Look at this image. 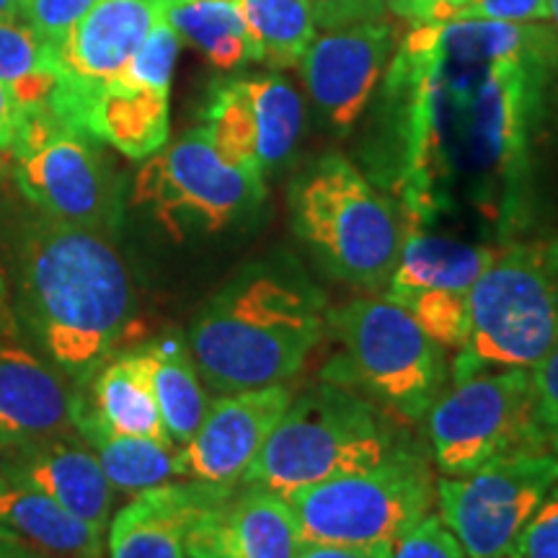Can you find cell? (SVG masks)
<instances>
[{
    "label": "cell",
    "instance_id": "ba28073f",
    "mask_svg": "<svg viewBox=\"0 0 558 558\" xmlns=\"http://www.w3.org/2000/svg\"><path fill=\"white\" fill-rule=\"evenodd\" d=\"M303 543H393L427 518L437 484L422 452L403 442L383 463L295 488L288 497Z\"/></svg>",
    "mask_w": 558,
    "mask_h": 558
},
{
    "label": "cell",
    "instance_id": "484cf974",
    "mask_svg": "<svg viewBox=\"0 0 558 558\" xmlns=\"http://www.w3.org/2000/svg\"><path fill=\"white\" fill-rule=\"evenodd\" d=\"M246 94L256 132V166L267 173L282 169L298 148L303 132V101L298 90L277 73L239 78Z\"/></svg>",
    "mask_w": 558,
    "mask_h": 558
},
{
    "label": "cell",
    "instance_id": "8fae6325",
    "mask_svg": "<svg viewBox=\"0 0 558 558\" xmlns=\"http://www.w3.org/2000/svg\"><path fill=\"white\" fill-rule=\"evenodd\" d=\"M432 460L445 476L522 450H548L535 422L530 367H494L456 380L427 411Z\"/></svg>",
    "mask_w": 558,
    "mask_h": 558
},
{
    "label": "cell",
    "instance_id": "7402d4cb",
    "mask_svg": "<svg viewBox=\"0 0 558 558\" xmlns=\"http://www.w3.org/2000/svg\"><path fill=\"white\" fill-rule=\"evenodd\" d=\"M73 429L99 458L104 473L114 492L140 494L145 488L169 484L177 476V450L153 442L145 437H132L114 432L90 407L86 390L75 386L70 403Z\"/></svg>",
    "mask_w": 558,
    "mask_h": 558
},
{
    "label": "cell",
    "instance_id": "836d02e7",
    "mask_svg": "<svg viewBox=\"0 0 558 558\" xmlns=\"http://www.w3.org/2000/svg\"><path fill=\"white\" fill-rule=\"evenodd\" d=\"M530 383H533L535 422L546 439V448L558 456V344L530 367Z\"/></svg>",
    "mask_w": 558,
    "mask_h": 558
},
{
    "label": "cell",
    "instance_id": "9c48e42d",
    "mask_svg": "<svg viewBox=\"0 0 558 558\" xmlns=\"http://www.w3.org/2000/svg\"><path fill=\"white\" fill-rule=\"evenodd\" d=\"M11 158L21 194L41 215L107 235L120 226L122 181L90 132L32 109Z\"/></svg>",
    "mask_w": 558,
    "mask_h": 558
},
{
    "label": "cell",
    "instance_id": "f35d334b",
    "mask_svg": "<svg viewBox=\"0 0 558 558\" xmlns=\"http://www.w3.org/2000/svg\"><path fill=\"white\" fill-rule=\"evenodd\" d=\"M24 107H21V104L13 99L11 90L0 83V153L11 156L21 137V130H24Z\"/></svg>",
    "mask_w": 558,
    "mask_h": 558
},
{
    "label": "cell",
    "instance_id": "ee69618b",
    "mask_svg": "<svg viewBox=\"0 0 558 558\" xmlns=\"http://www.w3.org/2000/svg\"><path fill=\"white\" fill-rule=\"evenodd\" d=\"M548 9H550V19H554L558 26V0H548Z\"/></svg>",
    "mask_w": 558,
    "mask_h": 558
},
{
    "label": "cell",
    "instance_id": "e575fe53",
    "mask_svg": "<svg viewBox=\"0 0 558 558\" xmlns=\"http://www.w3.org/2000/svg\"><path fill=\"white\" fill-rule=\"evenodd\" d=\"M512 558H558V481L522 527Z\"/></svg>",
    "mask_w": 558,
    "mask_h": 558
},
{
    "label": "cell",
    "instance_id": "f546056e",
    "mask_svg": "<svg viewBox=\"0 0 558 558\" xmlns=\"http://www.w3.org/2000/svg\"><path fill=\"white\" fill-rule=\"evenodd\" d=\"M471 292L429 290L414 295L403 308L411 311L416 324L437 341L439 347L460 352L471 337Z\"/></svg>",
    "mask_w": 558,
    "mask_h": 558
},
{
    "label": "cell",
    "instance_id": "4316f807",
    "mask_svg": "<svg viewBox=\"0 0 558 558\" xmlns=\"http://www.w3.org/2000/svg\"><path fill=\"white\" fill-rule=\"evenodd\" d=\"M248 34V60L282 70L303 60L316 39L311 0H241Z\"/></svg>",
    "mask_w": 558,
    "mask_h": 558
},
{
    "label": "cell",
    "instance_id": "ac0fdd59",
    "mask_svg": "<svg viewBox=\"0 0 558 558\" xmlns=\"http://www.w3.org/2000/svg\"><path fill=\"white\" fill-rule=\"evenodd\" d=\"M3 473L11 486L45 494L101 533L109 527L117 492L96 452L75 432L11 452Z\"/></svg>",
    "mask_w": 558,
    "mask_h": 558
},
{
    "label": "cell",
    "instance_id": "d6a6232c",
    "mask_svg": "<svg viewBox=\"0 0 558 558\" xmlns=\"http://www.w3.org/2000/svg\"><path fill=\"white\" fill-rule=\"evenodd\" d=\"M390 558H469L439 514H427L390 543Z\"/></svg>",
    "mask_w": 558,
    "mask_h": 558
},
{
    "label": "cell",
    "instance_id": "ffe728a7",
    "mask_svg": "<svg viewBox=\"0 0 558 558\" xmlns=\"http://www.w3.org/2000/svg\"><path fill=\"white\" fill-rule=\"evenodd\" d=\"M90 407L114 432L145 437L153 442L177 448L166 432L160 416L156 383H153V360L148 347L130 349L120 357H109L96 369L94 378L81 386Z\"/></svg>",
    "mask_w": 558,
    "mask_h": 558
},
{
    "label": "cell",
    "instance_id": "7bdbcfd3",
    "mask_svg": "<svg viewBox=\"0 0 558 558\" xmlns=\"http://www.w3.org/2000/svg\"><path fill=\"white\" fill-rule=\"evenodd\" d=\"M0 19H19V0H0Z\"/></svg>",
    "mask_w": 558,
    "mask_h": 558
},
{
    "label": "cell",
    "instance_id": "6da1fadb",
    "mask_svg": "<svg viewBox=\"0 0 558 558\" xmlns=\"http://www.w3.org/2000/svg\"><path fill=\"white\" fill-rule=\"evenodd\" d=\"M556 68L548 24L411 26L388 62L373 166L409 228L460 207L501 230L527 220L530 150Z\"/></svg>",
    "mask_w": 558,
    "mask_h": 558
},
{
    "label": "cell",
    "instance_id": "f6af8a7d",
    "mask_svg": "<svg viewBox=\"0 0 558 558\" xmlns=\"http://www.w3.org/2000/svg\"><path fill=\"white\" fill-rule=\"evenodd\" d=\"M11 484H9V478H5V473H3V465H0V492H5V488H9Z\"/></svg>",
    "mask_w": 558,
    "mask_h": 558
},
{
    "label": "cell",
    "instance_id": "4fadbf2b",
    "mask_svg": "<svg viewBox=\"0 0 558 558\" xmlns=\"http://www.w3.org/2000/svg\"><path fill=\"white\" fill-rule=\"evenodd\" d=\"M160 19V0H96L58 47L60 83L47 109L86 130L83 117L90 101L120 78Z\"/></svg>",
    "mask_w": 558,
    "mask_h": 558
},
{
    "label": "cell",
    "instance_id": "8d00e7d4",
    "mask_svg": "<svg viewBox=\"0 0 558 558\" xmlns=\"http://www.w3.org/2000/svg\"><path fill=\"white\" fill-rule=\"evenodd\" d=\"M316 26L337 29V26L362 24L386 16V0H311Z\"/></svg>",
    "mask_w": 558,
    "mask_h": 558
},
{
    "label": "cell",
    "instance_id": "44dd1931",
    "mask_svg": "<svg viewBox=\"0 0 558 558\" xmlns=\"http://www.w3.org/2000/svg\"><path fill=\"white\" fill-rule=\"evenodd\" d=\"M494 256H497L494 246L409 228L399 264L390 275L388 298L403 305L414 295L429 290L471 292L478 277L494 262Z\"/></svg>",
    "mask_w": 558,
    "mask_h": 558
},
{
    "label": "cell",
    "instance_id": "2e32d148",
    "mask_svg": "<svg viewBox=\"0 0 558 558\" xmlns=\"http://www.w3.org/2000/svg\"><path fill=\"white\" fill-rule=\"evenodd\" d=\"M292 401L284 383L220 396L207 407L199 429L177 450V476L205 484H239Z\"/></svg>",
    "mask_w": 558,
    "mask_h": 558
},
{
    "label": "cell",
    "instance_id": "74e56055",
    "mask_svg": "<svg viewBox=\"0 0 558 558\" xmlns=\"http://www.w3.org/2000/svg\"><path fill=\"white\" fill-rule=\"evenodd\" d=\"M469 3L471 0H386L388 9L411 26L456 21Z\"/></svg>",
    "mask_w": 558,
    "mask_h": 558
},
{
    "label": "cell",
    "instance_id": "3957f363",
    "mask_svg": "<svg viewBox=\"0 0 558 558\" xmlns=\"http://www.w3.org/2000/svg\"><path fill=\"white\" fill-rule=\"evenodd\" d=\"M326 320L324 295L295 264L259 262L202 305L186 344L213 393H243L290 380Z\"/></svg>",
    "mask_w": 558,
    "mask_h": 558
},
{
    "label": "cell",
    "instance_id": "d6986e66",
    "mask_svg": "<svg viewBox=\"0 0 558 558\" xmlns=\"http://www.w3.org/2000/svg\"><path fill=\"white\" fill-rule=\"evenodd\" d=\"M205 492V481H169L135 494L109 522V558H190L186 527Z\"/></svg>",
    "mask_w": 558,
    "mask_h": 558
},
{
    "label": "cell",
    "instance_id": "b9f144b4",
    "mask_svg": "<svg viewBox=\"0 0 558 558\" xmlns=\"http://www.w3.org/2000/svg\"><path fill=\"white\" fill-rule=\"evenodd\" d=\"M0 558H45V556L37 554V550H32L29 546H24V543L0 535Z\"/></svg>",
    "mask_w": 558,
    "mask_h": 558
},
{
    "label": "cell",
    "instance_id": "1f68e13d",
    "mask_svg": "<svg viewBox=\"0 0 558 558\" xmlns=\"http://www.w3.org/2000/svg\"><path fill=\"white\" fill-rule=\"evenodd\" d=\"M96 0H19V19L58 50Z\"/></svg>",
    "mask_w": 558,
    "mask_h": 558
},
{
    "label": "cell",
    "instance_id": "bcb514c9",
    "mask_svg": "<svg viewBox=\"0 0 558 558\" xmlns=\"http://www.w3.org/2000/svg\"><path fill=\"white\" fill-rule=\"evenodd\" d=\"M0 166H3V160H0Z\"/></svg>",
    "mask_w": 558,
    "mask_h": 558
},
{
    "label": "cell",
    "instance_id": "7c38bea8",
    "mask_svg": "<svg viewBox=\"0 0 558 558\" xmlns=\"http://www.w3.org/2000/svg\"><path fill=\"white\" fill-rule=\"evenodd\" d=\"M558 481V456L522 450L437 484L442 522L469 558H512L522 527Z\"/></svg>",
    "mask_w": 558,
    "mask_h": 558
},
{
    "label": "cell",
    "instance_id": "ab89813d",
    "mask_svg": "<svg viewBox=\"0 0 558 558\" xmlns=\"http://www.w3.org/2000/svg\"><path fill=\"white\" fill-rule=\"evenodd\" d=\"M295 558H390V543H375V546L303 543Z\"/></svg>",
    "mask_w": 558,
    "mask_h": 558
},
{
    "label": "cell",
    "instance_id": "cb8c5ba5",
    "mask_svg": "<svg viewBox=\"0 0 558 558\" xmlns=\"http://www.w3.org/2000/svg\"><path fill=\"white\" fill-rule=\"evenodd\" d=\"M0 535L45 558H104V533L32 488L0 492Z\"/></svg>",
    "mask_w": 558,
    "mask_h": 558
},
{
    "label": "cell",
    "instance_id": "30bf717a",
    "mask_svg": "<svg viewBox=\"0 0 558 558\" xmlns=\"http://www.w3.org/2000/svg\"><path fill=\"white\" fill-rule=\"evenodd\" d=\"M264 194V173L220 156L205 128H197L145 158L132 202L181 239L186 230L220 233L235 226L262 207Z\"/></svg>",
    "mask_w": 558,
    "mask_h": 558
},
{
    "label": "cell",
    "instance_id": "4dcf8cb0",
    "mask_svg": "<svg viewBox=\"0 0 558 558\" xmlns=\"http://www.w3.org/2000/svg\"><path fill=\"white\" fill-rule=\"evenodd\" d=\"M179 45L181 37L177 32L166 24V19H160L153 32L145 37L140 50L132 54L130 65L122 70L120 78L114 81H124L132 83V86H143V88H158V90H171V78H173V68H177V58H179Z\"/></svg>",
    "mask_w": 558,
    "mask_h": 558
},
{
    "label": "cell",
    "instance_id": "d4e9b609",
    "mask_svg": "<svg viewBox=\"0 0 558 558\" xmlns=\"http://www.w3.org/2000/svg\"><path fill=\"white\" fill-rule=\"evenodd\" d=\"M148 347L153 360V383H156V399L160 416L171 442L181 448L199 429L207 414V393L197 365H194L190 344L179 331H169L150 341Z\"/></svg>",
    "mask_w": 558,
    "mask_h": 558
},
{
    "label": "cell",
    "instance_id": "52a82bcc",
    "mask_svg": "<svg viewBox=\"0 0 558 558\" xmlns=\"http://www.w3.org/2000/svg\"><path fill=\"white\" fill-rule=\"evenodd\" d=\"M326 324L341 354L324 369V380L357 386L409 422L427 416L445 390L448 360L409 308L390 298H357L333 311Z\"/></svg>",
    "mask_w": 558,
    "mask_h": 558
},
{
    "label": "cell",
    "instance_id": "8992f818",
    "mask_svg": "<svg viewBox=\"0 0 558 558\" xmlns=\"http://www.w3.org/2000/svg\"><path fill=\"white\" fill-rule=\"evenodd\" d=\"M471 337L452 383L494 367H533L558 344V239L514 241L471 288Z\"/></svg>",
    "mask_w": 558,
    "mask_h": 558
},
{
    "label": "cell",
    "instance_id": "d590c367",
    "mask_svg": "<svg viewBox=\"0 0 558 558\" xmlns=\"http://www.w3.org/2000/svg\"><path fill=\"white\" fill-rule=\"evenodd\" d=\"M458 19L505 21V24H541L550 19L548 0H471Z\"/></svg>",
    "mask_w": 558,
    "mask_h": 558
},
{
    "label": "cell",
    "instance_id": "60d3db41",
    "mask_svg": "<svg viewBox=\"0 0 558 558\" xmlns=\"http://www.w3.org/2000/svg\"><path fill=\"white\" fill-rule=\"evenodd\" d=\"M13 331H16V326H13L9 282H5L3 267H0V339H11Z\"/></svg>",
    "mask_w": 558,
    "mask_h": 558
},
{
    "label": "cell",
    "instance_id": "7a4b0ae2",
    "mask_svg": "<svg viewBox=\"0 0 558 558\" xmlns=\"http://www.w3.org/2000/svg\"><path fill=\"white\" fill-rule=\"evenodd\" d=\"M16 288L19 318L75 386L114 354L135 313L128 264L111 235L47 215L21 228Z\"/></svg>",
    "mask_w": 558,
    "mask_h": 558
},
{
    "label": "cell",
    "instance_id": "9a60e30c",
    "mask_svg": "<svg viewBox=\"0 0 558 558\" xmlns=\"http://www.w3.org/2000/svg\"><path fill=\"white\" fill-rule=\"evenodd\" d=\"M396 47L393 24L383 16L326 29L300 60L305 88L329 128L349 135L378 90Z\"/></svg>",
    "mask_w": 558,
    "mask_h": 558
},
{
    "label": "cell",
    "instance_id": "277c9868",
    "mask_svg": "<svg viewBox=\"0 0 558 558\" xmlns=\"http://www.w3.org/2000/svg\"><path fill=\"white\" fill-rule=\"evenodd\" d=\"M290 218L326 275L360 290L388 288L409 220L399 202L344 156L331 153L298 173Z\"/></svg>",
    "mask_w": 558,
    "mask_h": 558
},
{
    "label": "cell",
    "instance_id": "83f0119b",
    "mask_svg": "<svg viewBox=\"0 0 558 558\" xmlns=\"http://www.w3.org/2000/svg\"><path fill=\"white\" fill-rule=\"evenodd\" d=\"M163 19L181 39L199 47L215 68L230 70L248 60V34L241 0H160Z\"/></svg>",
    "mask_w": 558,
    "mask_h": 558
},
{
    "label": "cell",
    "instance_id": "f1b7e54d",
    "mask_svg": "<svg viewBox=\"0 0 558 558\" xmlns=\"http://www.w3.org/2000/svg\"><path fill=\"white\" fill-rule=\"evenodd\" d=\"M0 83L24 111L50 107L60 83L58 50L21 19H0Z\"/></svg>",
    "mask_w": 558,
    "mask_h": 558
},
{
    "label": "cell",
    "instance_id": "603a6c76",
    "mask_svg": "<svg viewBox=\"0 0 558 558\" xmlns=\"http://www.w3.org/2000/svg\"><path fill=\"white\" fill-rule=\"evenodd\" d=\"M83 128L128 158H150L169 143V90L111 81L90 101Z\"/></svg>",
    "mask_w": 558,
    "mask_h": 558
},
{
    "label": "cell",
    "instance_id": "5b68a950",
    "mask_svg": "<svg viewBox=\"0 0 558 558\" xmlns=\"http://www.w3.org/2000/svg\"><path fill=\"white\" fill-rule=\"evenodd\" d=\"M401 445L375 403L324 380L290 401L241 481L288 497L295 488L373 469Z\"/></svg>",
    "mask_w": 558,
    "mask_h": 558
},
{
    "label": "cell",
    "instance_id": "5bb4252c",
    "mask_svg": "<svg viewBox=\"0 0 558 558\" xmlns=\"http://www.w3.org/2000/svg\"><path fill=\"white\" fill-rule=\"evenodd\" d=\"M190 558H295L300 538L290 501L256 484H207L186 527Z\"/></svg>",
    "mask_w": 558,
    "mask_h": 558
},
{
    "label": "cell",
    "instance_id": "e0dca14e",
    "mask_svg": "<svg viewBox=\"0 0 558 558\" xmlns=\"http://www.w3.org/2000/svg\"><path fill=\"white\" fill-rule=\"evenodd\" d=\"M73 390L58 367L13 339H0V450L16 452L70 435Z\"/></svg>",
    "mask_w": 558,
    "mask_h": 558
}]
</instances>
